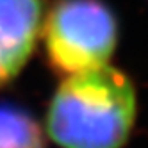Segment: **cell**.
<instances>
[{
    "label": "cell",
    "mask_w": 148,
    "mask_h": 148,
    "mask_svg": "<svg viewBox=\"0 0 148 148\" xmlns=\"http://www.w3.org/2000/svg\"><path fill=\"white\" fill-rule=\"evenodd\" d=\"M137 89L111 64L61 77L45 112V136L59 148H125L137 121Z\"/></svg>",
    "instance_id": "6da1fadb"
},
{
    "label": "cell",
    "mask_w": 148,
    "mask_h": 148,
    "mask_svg": "<svg viewBox=\"0 0 148 148\" xmlns=\"http://www.w3.org/2000/svg\"><path fill=\"white\" fill-rule=\"evenodd\" d=\"M39 41L52 71L75 75L111 64L120 22L105 0H56L45 13Z\"/></svg>",
    "instance_id": "7a4b0ae2"
},
{
    "label": "cell",
    "mask_w": 148,
    "mask_h": 148,
    "mask_svg": "<svg viewBox=\"0 0 148 148\" xmlns=\"http://www.w3.org/2000/svg\"><path fill=\"white\" fill-rule=\"evenodd\" d=\"M47 0H0V89L25 70L41 38Z\"/></svg>",
    "instance_id": "3957f363"
},
{
    "label": "cell",
    "mask_w": 148,
    "mask_h": 148,
    "mask_svg": "<svg viewBox=\"0 0 148 148\" xmlns=\"http://www.w3.org/2000/svg\"><path fill=\"white\" fill-rule=\"evenodd\" d=\"M0 148H47V136L27 109L0 102Z\"/></svg>",
    "instance_id": "277c9868"
}]
</instances>
